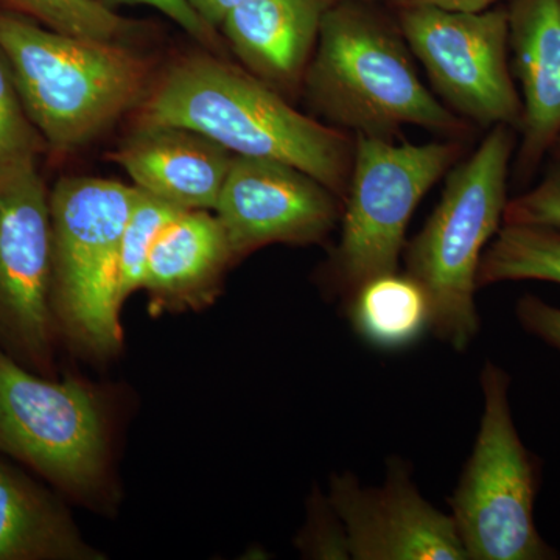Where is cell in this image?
Listing matches in <instances>:
<instances>
[{
    "label": "cell",
    "mask_w": 560,
    "mask_h": 560,
    "mask_svg": "<svg viewBox=\"0 0 560 560\" xmlns=\"http://www.w3.org/2000/svg\"><path fill=\"white\" fill-rule=\"evenodd\" d=\"M138 125L189 128L237 156L293 165L345 200L353 143L298 113L264 80L210 57L172 66L139 110Z\"/></svg>",
    "instance_id": "obj_1"
},
{
    "label": "cell",
    "mask_w": 560,
    "mask_h": 560,
    "mask_svg": "<svg viewBox=\"0 0 560 560\" xmlns=\"http://www.w3.org/2000/svg\"><path fill=\"white\" fill-rule=\"evenodd\" d=\"M0 54L32 124L55 151L97 138L132 108L147 66L125 44L73 38L0 11Z\"/></svg>",
    "instance_id": "obj_2"
},
{
    "label": "cell",
    "mask_w": 560,
    "mask_h": 560,
    "mask_svg": "<svg viewBox=\"0 0 560 560\" xmlns=\"http://www.w3.org/2000/svg\"><path fill=\"white\" fill-rule=\"evenodd\" d=\"M515 147L514 128L492 127L469 160L453 168L440 205L405 246V272L429 298L430 330L458 352L480 329L477 272L503 223Z\"/></svg>",
    "instance_id": "obj_3"
},
{
    "label": "cell",
    "mask_w": 560,
    "mask_h": 560,
    "mask_svg": "<svg viewBox=\"0 0 560 560\" xmlns=\"http://www.w3.org/2000/svg\"><path fill=\"white\" fill-rule=\"evenodd\" d=\"M313 105L357 135L416 125L458 130L460 121L420 81L399 36L359 3L330 5L307 69Z\"/></svg>",
    "instance_id": "obj_4"
},
{
    "label": "cell",
    "mask_w": 560,
    "mask_h": 560,
    "mask_svg": "<svg viewBox=\"0 0 560 560\" xmlns=\"http://www.w3.org/2000/svg\"><path fill=\"white\" fill-rule=\"evenodd\" d=\"M139 195L138 187L101 178H65L50 191L58 331L95 355H110L121 345L120 242Z\"/></svg>",
    "instance_id": "obj_5"
},
{
    "label": "cell",
    "mask_w": 560,
    "mask_h": 560,
    "mask_svg": "<svg viewBox=\"0 0 560 560\" xmlns=\"http://www.w3.org/2000/svg\"><path fill=\"white\" fill-rule=\"evenodd\" d=\"M510 386L508 372L488 361L480 431L451 499L452 518L469 560L559 559L534 522L541 463L515 429Z\"/></svg>",
    "instance_id": "obj_6"
},
{
    "label": "cell",
    "mask_w": 560,
    "mask_h": 560,
    "mask_svg": "<svg viewBox=\"0 0 560 560\" xmlns=\"http://www.w3.org/2000/svg\"><path fill=\"white\" fill-rule=\"evenodd\" d=\"M455 142L423 145L357 135L341 215V237L330 261V285L348 302L371 279L396 272L412 213L459 156Z\"/></svg>",
    "instance_id": "obj_7"
},
{
    "label": "cell",
    "mask_w": 560,
    "mask_h": 560,
    "mask_svg": "<svg viewBox=\"0 0 560 560\" xmlns=\"http://www.w3.org/2000/svg\"><path fill=\"white\" fill-rule=\"evenodd\" d=\"M0 453L79 499L106 475L101 401L83 382L36 374L0 349Z\"/></svg>",
    "instance_id": "obj_8"
},
{
    "label": "cell",
    "mask_w": 560,
    "mask_h": 560,
    "mask_svg": "<svg viewBox=\"0 0 560 560\" xmlns=\"http://www.w3.org/2000/svg\"><path fill=\"white\" fill-rule=\"evenodd\" d=\"M50 191L36 164L0 175V349L54 375Z\"/></svg>",
    "instance_id": "obj_9"
},
{
    "label": "cell",
    "mask_w": 560,
    "mask_h": 560,
    "mask_svg": "<svg viewBox=\"0 0 560 560\" xmlns=\"http://www.w3.org/2000/svg\"><path fill=\"white\" fill-rule=\"evenodd\" d=\"M400 24L434 90L453 109L481 127L521 128V92L512 80L508 57V10L405 9Z\"/></svg>",
    "instance_id": "obj_10"
},
{
    "label": "cell",
    "mask_w": 560,
    "mask_h": 560,
    "mask_svg": "<svg viewBox=\"0 0 560 560\" xmlns=\"http://www.w3.org/2000/svg\"><path fill=\"white\" fill-rule=\"evenodd\" d=\"M340 198L308 173L265 158L232 160L215 212L234 260L272 245H313L341 221Z\"/></svg>",
    "instance_id": "obj_11"
},
{
    "label": "cell",
    "mask_w": 560,
    "mask_h": 560,
    "mask_svg": "<svg viewBox=\"0 0 560 560\" xmlns=\"http://www.w3.org/2000/svg\"><path fill=\"white\" fill-rule=\"evenodd\" d=\"M329 501L342 523L350 559L469 560L452 515L429 503L407 464L388 460L381 488L346 471L330 480Z\"/></svg>",
    "instance_id": "obj_12"
},
{
    "label": "cell",
    "mask_w": 560,
    "mask_h": 560,
    "mask_svg": "<svg viewBox=\"0 0 560 560\" xmlns=\"http://www.w3.org/2000/svg\"><path fill=\"white\" fill-rule=\"evenodd\" d=\"M235 154L189 128L138 125L110 154L143 194L186 210H215Z\"/></svg>",
    "instance_id": "obj_13"
},
{
    "label": "cell",
    "mask_w": 560,
    "mask_h": 560,
    "mask_svg": "<svg viewBox=\"0 0 560 560\" xmlns=\"http://www.w3.org/2000/svg\"><path fill=\"white\" fill-rule=\"evenodd\" d=\"M510 49L522 88L515 171L529 178L560 138V0H512Z\"/></svg>",
    "instance_id": "obj_14"
},
{
    "label": "cell",
    "mask_w": 560,
    "mask_h": 560,
    "mask_svg": "<svg viewBox=\"0 0 560 560\" xmlns=\"http://www.w3.org/2000/svg\"><path fill=\"white\" fill-rule=\"evenodd\" d=\"M329 0H249L220 25L231 49L265 83L301 75L318 43Z\"/></svg>",
    "instance_id": "obj_15"
},
{
    "label": "cell",
    "mask_w": 560,
    "mask_h": 560,
    "mask_svg": "<svg viewBox=\"0 0 560 560\" xmlns=\"http://www.w3.org/2000/svg\"><path fill=\"white\" fill-rule=\"evenodd\" d=\"M234 261L226 234L210 210H183L158 235L142 289L168 307H198L215 294Z\"/></svg>",
    "instance_id": "obj_16"
},
{
    "label": "cell",
    "mask_w": 560,
    "mask_h": 560,
    "mask_svg": "<svg viewBox=\"0 0 560 560\" xmlns=\"http://www.w3.org/2000/svg\"><path fill=\"white\" fill-rule=\"evenodd\" d=\"M60 500L0 458V560H101Z\"/></svg>",
    "instance_id": "obj_17"
},
{
    "label": "cell",
    "mask_w": 560,
    "mask_h": 560,
    "mask_svg": "<svg viewBox=\"0 0 560 560\" xmlns=\"http://www.w3.org/2000/svg\"><path fill=\"white\" fill-rule=\"evenodd\" d=\"M348 316L361 340L383 350L408 348L431 324L425 291L397 271L361 285L348 301Z\"/></svg>",
    "instance_id": "obj_18"
},
{
    "label": "cell",
    "mask_w": 560,
    "mask_h": 560,
    "mask_svg": "<svg viewBox=\"0 0 560 560\" xmlns=\"http://www.w3.org/2000/svg\"><path fill=\"white\" fill-rule=\"evenodd\" d=\"M518 280L560 285V231L528 224H504L482 253L477 287Z\"/></svg>",
    "instance_id": "obj_19"
},
{
    "label": "cell",
    "mask_w": 560,
    "mask_h": 560,
    "mask_svg": "<svg viewBox=\"0 0 560 560\" xmlns=\"http://www.w3.org/2000/svg\"><path fill=\"white\" fill-rule=\"evenodd\" d=\"M0 5L73 38L124 44L136 31L101 0H0Z\"/></svg>",
    "instance_id": "obj_20"
},
{
    "label": "cell",
    "mask_w": 560,
    "mask_h": 560,
    "mask_svg": "<svg viewBox=\"0 0 560 560\" xmlns=\"http://www.w3.org/2000/svg\"><path fill=\"white\" fill-rule=\"evenodd\" d=\"M183 210L186 209L140 191L121 234L117 271V301L120 307L130 294L142 289L147 260L158 235Z\"/></svg>",
    "instance_id": "obj_21"
},
{
    "label": "cell",
    "mask_w": 560,
    "mask_h": 560,
    "mask_svg": "<svg viewBox=\"0 0 560 560\" xmlns=\"http://www.w3.org/2000/svg\"><path fill=\"white\" fill-rule=\"evenodd\" d=\"M46 147V140L22 105L9 65L0 54V175L36 164V158Z\"/></svg>",
    "instance_id": "obj_22"
},
{
    "label": "cell",
    "mask_w": 560,
    "mask_h": 560,
    "mask_svg": "<svg viewBox=\"0 0 560 560\" xmlns=\"http://www.w3.org/2000/svg\"><path fill=\"white\" fill-rule=\"evenodd\" d=\"M503 223L560 231V167L555 168L534 189L508 200Z\"/></svg>",
    "instance_id": "obj_23"
},
{
    "label": "cell",
    "mask_w": 560,
    "mask_h": 560,
    "mask_svg": "<svg viewBox=\"0 0 560 560\" xmlns=\"http://www.w3.org/2000/svg\"><path fill=\"white\" fill-rule=\"evenodd\" d=\"M301 550L316 559L350 558L348 537L330 501L316 503L313 500L311 517L300 537Z\"/></svg>",
    "instance_id": "obj_24"
},
{
    "label": "cell",
    "mask_w": 560,
    "mask_h": 560,
    "mask_svg": "<svg viewBox=\"0 0 560 560\" xmlns=\"http://www.w3.org/2000/svg\"><path fill=\"white\" fill-rule=\"evenodd\" d=\"M515 315L528 334L560 350V308L526 294L518 300Z\"/></svg>",
    "instance_id": "obj_25"
},
{
    "label": "cell",
    "mask_w": 560,
    "mask_h": 560,
    "mask_svg": "<svg viewBox=\"0 0 560 560\" xmlns=\"http://www.w3.org/2000/svg\"><path fill=\"white\" fill-rule=\"evenodd\" d=\"M114 2L147 5L161 11L168 20L175 21L183 31L201 40H212V31L205 21L190 9L186 0H114Z\"/></svg>",
    "instance_id": "obj_26"
},
{
    "label": "cell",
    "mask_w": 560,
    "mask_h": 560,
    "mask_svg": "<svg viewBox=\"0 0 560 560\" xmlns=\"http://www.w3.org/2000/svg\"><path fill=\"white\" fill-rule=\"evenodd\" d=\"M405 9H436L456 13H478L489 10L499 0H397Z\"/></svg>",
    "instance_id": "obj_27"
},
{
    "label": "cell",
    "mask_w": 560,
    "mask_h": 560,
    "mask_svg": "<svg viewBox=\"0 0 560 560\" xmlns=\"http://www.w3.org/2000/svg\"><path fill=\"white\" fill-rule=\"evenodd\" d=\"M190 9L201 18L210 28L220 27L231 11L249 0H186Z\"/></svg>",
    "instance_id": "obj_28"
},
{
    "label": "cell",
    "mask_w": 560,
    "mask_h": 560,
    "mask_svg": "<svg viewBox=\"0 0 560 560\" xmlns=\"http://www.w3.org/2000/svg\"><path fill=\"white\" fill-rule=\"evenodd\" d=\"M552 153H555V156L558 158L560 161V138L558 139V142H556V145L552 147Z\"/></svg>",
    "instance_id": "obj_29"
}]
</instances>
